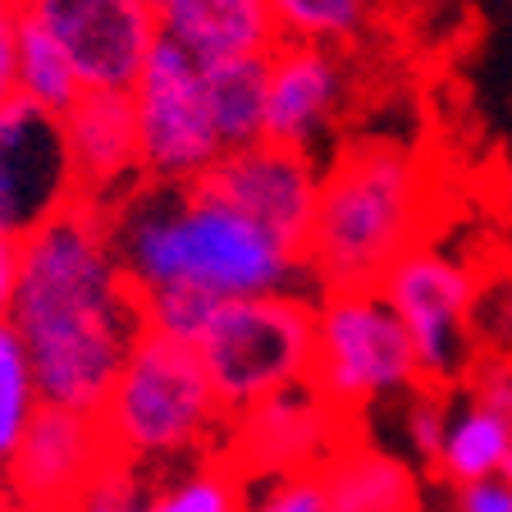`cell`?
Here are the masks:
<instances>
[{
  "mask_svg": "<svg viewBox=\"0 0 512 512\" xmlns=\"http://www.w3.org/2000/svg\"><path fill=\"white\" fill-rule=\"evenodd\" d=\"M10 325L28 352L37 398L101 416L128 348L147 330L101 206L74 202L19 243Z\"/></svg>",
  "mask_w": 512,
  "mask_h": 512,
  "instance_id": "6da1fadb",
  "label": "cell"
},
{
  "mask_svg": "<svg viewBox=\"0 0 512 512\" xmlns=\"http://www.w3.org/2000/svg\"><path fill=\"white\" fill-rule=\"evenodd\" d=\"M115 261L138 298L183 288L211 302L316 293L293 247L197 183H133L106 206Z\"/></svg>",
  "mask_w": 512,
  "mask_h": 512,
  "instance_id": "7a4b0ae2",
  "label": "cell"
},
{
  "mask_svg": "<svg viewBox=\"0 0 512 512\" xmlns=\"http://www.w3.org/2000/svg\"><path fill=\"white\" fill-rule=\"evenodd\" d=\"M426 179L403 142L366 138L320 165V197L307 234V275L316 293L375 288L398 256L421 247Z\"/></svg>",
  "mask_w": 512,
  "mask_h": 512,
  "instance_id": "3957f363",
  "label": "cell"
},
{
  "mask_svg": "<svg viewBox=\"0 0 512 512\" xmlns=\"http://www.w3.org/2000/svg\"><path fill=\"white\" fill-rule=\"evenodd\" d=\"M224 421L229 412L215 398L192 343L165 339L156 330L138 334L101 407L110 448L147 471L220 453Z\"/></svg>",
  "mask_w": 512,
  "mask_h": 512,
  "instance_id": "277c9868",
  "label": "cell"
},
{
  "mask_svg": "<svg viewBox=\"0 0 512 512\" xmlns=\"http://www.w3.org/2000/svg\"><path fill=\"white\" fill-rule=\"evenodd\" d=\"M311 348H316V298L302 293L215 302L192 343L229 416L288 384H307Z\"/></svg>",
  "mask_w": 512,
  "mask_h": 512,
  "instance_id": "5b68a950",
  "label": "cell"
},
{
  "mask_svg": "<svg viewBox=\"0 0 512 512\" xmlns=\"http://www.w3.org/2000/svg\"><path fill=\"white\" fill-rule=\"evenodd\" d=\"M307 384L348 421H357L366 407L421 389L403 320L375 288H343L316 298V348Z\"/></svg>",
  "mask_w": 512,
  "mask_h": 512,
  "instance_id": "8992f818",
  "label": "cell"
},
{
  "mask_svg": "<svg viewBox=\"0 0 512 512\" xmlns=\"http://www.w3.org/2000/svg\"><path fill=\"white\" fill-rule=\"evenodd\" d=\"M394 316L403 320L416 352V371L426 389H453L476 357V298L480 284L458 256L421 243L398 256L389 275L375 284Z\"/></svg>",
  "mask_w": 512,
  "mask_h": 512,
  "instance_id": "52a82bcc",
  "label": "cell"
},
{
  "mask_svg": "<svg viewBox=\"0 0 512 512\" xmlns=\"http://www.w3.org/2000/svg\"><path fill=\"white\" fill-rule=\"evenodd\" d=\"M138 119V160L147 183H197L224 156L206 110L202 64L156 37L138 83L128 87Z\"/></svg>",
  "mask_w": 512,
  "mask_h": 512,
  "instance_id": "ba28073f",
  "label": "cell"
},
{
  "mask_svg": "<svg viewBox=\"0 0 512 512\" xmlns=\"http://www.w3.org/2000/svg\"><path fill=\"white\" fill-rule=\"evenodd\" d=\"M348 435H357V421L334 412L311 384H288L224 421L220 453L252 485L261 476L275 480L320 471Z\"/></svg>",
  "mask_w": 512,
  "mask_h": 512,
  "instance_id": "9c48e42d",
  "label": "cell"
},
{
  "mask_svg": "<svg viewBox=\"0 0 512 512\" xmlns=\"http://www.w3.org/2000/svg\"><path fill=\"white\" fill-rule=\"evenodd\" d=\"M83 202L60 115L10 96L0 106V238H23Z\"/></svg>",
  "mask_w": 512,
  "mask_h": 512,
  "instance_id": "30bf717a",
  "label": "cell"
},
{
  "mask_svg": "<svg viewBox=\"0 0 512 512\" xmlns=\"http://www.w3.org/2000/svg\"><path fill=\"white\" fill-rule=\"evenodd\" d=\"M110 453L115 448L106 439L101 416L42 403L0 476L5 499L14 512H69L78 490L101 471Z\"/></svg>",
  "mask_w": 512,
  "mask_h": 512,
  "instance_id": "8fae6325",
  "label": "cell"
},
{
  "mask_svg": "<svg viewBox=\"0 0 512 512\" xmlns=\"http://www.w3.org/2000/svg\"><path fill=\"white\" fill-rule=\"evenodd\" d=\"M32 14L64 46L83 92H128L156 46L147 0H42Z\"/></svg>",
  "mask_w": 512,
  "mask_h": 512,
  "instance_id": "7c38bea8",
  "label": "cell"
},
{
  "mask_svg": "<svg viewBox=\"0 0 512 512\" xmlns=\"http://www.w3.org/2000/svg\"><path fill=\"white\" fill-rule=\"evenodd\" d=\"M206 188H215L229 206L256 220L284 247L307 252L311 215L320 197V160L307 151H288L275 142H256L243 151H224L215 170L206 174Z\"/></svg>",
  "mask_w": 512,
  "mask_h": 512,
  "instance_id": "4fadbf2b",
  "label": "cell"
},
{
  "mask_svg": "<svg viewBox=\"0 0 512 512\" xmlns=\"http://www.w3.org/2000/svg\"><path fill=\"white\" fill-rule=\"evenodd\" d=\"M348 92L352 64L343 51L279 42L266 55V142L320 160V142L343 119Z\"/></svg>",
  "mask_w": 512,
  "mask_h": 512,
  "instance_id": "5bb4252c",
  "label": "cell"
},
{
  "mask_svg": "<svg viewBox=\"0 0 512 512\" xmlns=\"http://www.w3.org/2000/svg\"><path fill=\"white\" fill-rule=\"evenodd\" d=\"M60 124L83 202L106 211L133 183H142L138 119L128 92H83L60 115Z\"/></svg>",
  "mask_w": 512,
  "mask_h": 512,
  "instance_id": "9a60e30c",
  "label": "cell"
},
{
  "mask_svg": "<svg viewBox=\"0 0 512 512\" xmlns=\"http://www.w3.org/2000/svg\"><path fill=\"white\" fill-rule=\"evenodd\" d=\"M156 37L188 51L197 64L270 55L279 46L266 0H147Z\"/></svg>",
  "mask_w": 512,
  "mask_h": 512,
  "instance_id": "2e32d148",
  "label": "cell"
},
{
  "mask_svg": "<svg viewBox=\"0 0 512 512\" xmlns=\"http://www.w3.org/2000/svg\"><path fill=\"white\" fill-rule=\"evenodd\" d=\"M512 453V366L494 362L480 371L476 389L462 407H448V430L430 471L448 485L494 476Z\"/></svg>",
  "mask_w": 512,
  "mask_h": 512,
  "instance_id": "e0dca14e",
  "label": "cell"
},
{
  "mask_svg": "<svg viewBox=\"0 0 512 512\" xmlns=\"http://www.w3.org/2000/svg\"><path fill=\"white\" fill-rule=\"evenodd\" d=\"M325 503L330 512H421V485L403 458L348 435L325 467Z\"/></svg>",
  "mask_w": 512,
  "mask_h": 512,
  "instance_id": "ac0fdd59",
  "label": "cell"
},
{
  "mask_svg": "<svg viewBox=\"0 0 512 512\" xmlns=\"http://www.w3.org/2000/svg\"><path fill=\"white\" fill-rule=\"evenodd\" d=\"M202 87L224 151L266 142V55L202 64Z\"/></svg>",
  "mask_w": 512,
  "mask_h": 512,
  "instance_id": "d6986e66",
  "label": "cell"
},
{
  "mask_svg": "<svg viewBox=\"0 0 512 512\" xmlns=\"http://www.w3.org/2000/svg\"><path fill=\"white\" fill-rule=\"evenodd\" d=\"M14 96L51 110V115H64L83 96V83H78L64 46L32 10H19V32H14Z\"/></svg>",
  "mask_w": 512,
  "mask_h": 512,
  "instance_id": "ffe728a7",
  "label": "cell"
},
{
  "mask_svg": "<svg viewBox=\"0 0 512 512\" xmlns=\"http://www.w3.org/2000/svg\"><path fill=\"white\" fill-rule=\"evenodd\" d=\"M247 480L234 471L224 453L179 462V467L151 471L147 512H243Z\"/></svg>",
  "mask_w": 512,
  "mask_h": 512,
  "instance_id": "44dd1931",
  "label": "cell"
},
{
  "mask_svg": "<svg viewBox=\"0 0 512 512\" xmlns=\"http://www.w3.org/2000/svg\"><path fill=\"white\" fill-rule=\"evenodd\" d=\"M279 42L352 46L371 23V0H266Z\"/></svg>",
  "mask_w": 512,
  "mask_h": 512,
  "instance_id": "7402d4cb",
  "label": "cell"
},
{
  "mask_svg": "<svg viewBox=\"0 0 512 512\" xmlns=\"http://www.w3.org/2000/svg\"><path fill=\"white\" fill-rule=\"evenodd\" d=\"M37 407H42V398L32 384L28 352H23L10 320H0V476L10 467L14 448H19L28 421L37 416Z\"/></svg>",
  "mask_w": 512,
  "mask_h": 512,
  "instance_id": "603a6c76",
  "label": "cell"
},
{
  "mask_svg": "<svg viewBox=\"0 0 512 512\" xmlns=\"http://www.w3.org/2000/svg\"><path fill=\"white\" fill-rule=\"evenodd\" d=\"M147 494H151V471L110 453L101 462V471L78 490L69 512H147Z\"/></svg>",
  "mask_w": 512,
  "mask_h": 512,
  "instance_id": "cb8c5ba5",
  "label": "cell"
},
{
  "mask_svg": "<svg viewBox=\"0 0 512 512\" xmlns=\"http://www.w3.org/2000/svg\"><path fill=\"white\" fill-rule=\"evenodd\" d=\"M243 512H330L325 503V480L320 471H302V476H275L261 490L247 485Z\"/></svg>",
  "mask_w": 512,
  "mask_h": 512,
  "instance_id": "d4e9b609",
  "label": "cell"
},
{
  "mask_svg": "<svg viewBox=\"0 0 512 512\" xmlns=\"http://www.w3.org/2000/svg\"><path fill=\"white\" fill-rule=\"evenodd\" d=\"M403 430L412 439V453L426 467H435L439 458V444H444V430H448V394L444 389H416L407 394V412H403Z\"/></svg>",
  "mask_w": 512,
  "mask_h": 512,
  "instance_id": "484cf974",
  "label": "cell"
},
{
  "mask_svg": "<svg viewBox=\"0 0 512 512\" xmlns=\"http://www.w3.org/2000/svg\"><path fill=\"white\" fill-rule=\"evenodd\" d=\"M480 339L499 352V362L512 366V275L476 298V343Z\"/></svg>",
  "mask_w": 512,
  "mask_h": 512,
  "instance_id": "4316f807",
  "label": "cell"
},
{
  "mask_svg": "<svg viewBox=\"0 0 512 512\" xmlns=\"http://www.w3.org/2000/svg\"><path fill=\"white\" fill-rule=\"evenodd\" d=\"M453 512H512V480L494 471V476L453 485Z\"/></svg>",
  "mask_w": 512,
  "mask_h": 512,
  "instance_id": "83f0119b",
  "label": "cell"
},
{
  "mask_svg": "<svg viewBox=\"0 0 512 512\" xmlns=\"http://www.w3.org/2000/svg\"><path fill=\"white\" fill-rule=\"evenodd\" d=\"M14 32H19V5L0 0V106L14 96Z\"/></svg>",
  "mask_w": 512,
  "mask_h": 512,
  "instance_id": "f1b7e54d",
  "label": "cell"
},
{
  "mask_svg": "<svg viewBox=\"0 0 512 512\" xmlns=\"http://www.w3.org/2000/svg\"><path fill=\"white\" fill-rule=\"evenodd\" d=\"M14 288H19V243L0 238V320H10Z\"/></svg>",
  "mask_w": 512,
  "mask_h": 512,
  "instance_id": "f546056e",
  "label": "cell"
},
{
  "mask_svg": "<svg viewBox=\"0 0 512 512\" xmlns=\"http://www.w3.org/2000/svg\"><path fill=\"white\" fill-rule=\"evenodd\" d=\"M10 5H19V10H32V5H42V0H10Z\"/></svg>",
  "mask_w": 512,
  "mask_h": 512,
  "instance_id": "4dcf8cb0",
  "label": "cell"
},
{
  "mask_svg": "<svg viewBox=\"0 0 512 512\" xmlns=\"http://www.w3.org/2000/svg\"><path fill=\"white\" fill-rule=\"evenodd\" d=\"M499 476H508V480H512V453H508V462L499 467Z\"/></svg>",
  "mask_w": 512,
  "mask_h": 512,
  "instance_id": "1f68e13d",
  "label": "cell"
}]
</instances>
